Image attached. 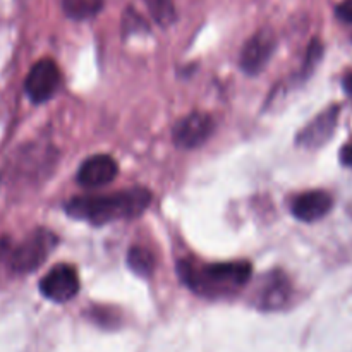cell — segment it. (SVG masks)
I'll list each match as a JSON object with an SVG mask.
<instances>
[{
    "mask_svg": "<svg viewBox=\"0 0 352 352\" xmlns=\"http://www.w3.org/2000/svg\"><path fill=\"white\" fill-rule=\"evenodd\" d=\"M143 2L146 3L151 17L160 26H170L175 21V17H177L172 0H143Z\"/></svg>",
    "mask_w": 352,
    "mask_h": 352,
    "instance_id": "14",
    "label": "cell"
},
{
    "mask_svg": "<svg viewBox=\"0 0 352 352\" xmlns=\"http://www.w3.org/2000/svg\"><path fill=\"white\" fill-rule=\"evenodd\" d=\"M337 17L342 19L344 23H352V0H344L339 7H337Z\"/></svg>",
    "mask_w": 352,
    "mask_h": 352,
    "instance_id": "15",
    "label": "cell"
},
{
    "mask_svg": "<svg viewBox=\"0 0 352 352\" xmlns=\"http://www.w3.org/2000/svg\"><path fill=\"white\" fill-rule=\"evenodd\" d=\"M127 265L140 277H151L155 270V256L143 246H133L127 253Z\"/></svg>",
    "mask_w": 352,
    "mask_h": 352,
    "instance_id": "12",
    "label": "cell"
},
{
    "mask_svg": "<svg viewBox=\"0 0 352 352\" xmlns=\"http://www.w3.org/2000/svg\"><path fill=\"white\" fill-rule=\"evenodd\" d=\"M57 237L45 229L34 230L16 250L9 253V267L14 274H31L45 263L48 254L54 251Z\"/></svg>",
    "mask_w": 352,
    "mask_h": 352,
    "instance_id": "3",
    "label": "cell"
},
{
    "mask_svg": "<svg viewBox=\"0 0 352 352\" xmlns=\"http://www.w3.org/2000/svg\"><path fill=\"white\" fill-rule=\"evenodd\" d=\"M291 296V284L287 275L275 270L263 277L260 292H258V306L261 309H278L287 302Z\"/></svg>",
    "mask_w": 352,
    "mask_h": 352,
    "instance_id": "10",
    "label": "cell"
},
{
    "mask_svg": "<svg viewBox=\"0 0 352 352\" xmlns=\"http://www.w3.org/2000/svg\"><path fill=\"white\" fill-rule=\"evenodd\" d=\"M332 208V198L325 191H308L292 201V213L302 222H316Z\"/></svg>",
    "mask_w": 352,
    "mask_h": 352,
    "instance_id": "11",
    "label": "cell"
},
{
    "mask_svg": "<svg viewBox=\"0 0 352 352\" xmlns=\"http://www.w3.org/2000/svg\"><path fill=\"white\" fill-rule=\"evenodd\" d=\"M253 268L248 261L232 263H195L184 260L179 263L182 282L196 294L206 298H220L239 291L250 282Z\"/></svg>",
    "mask_w": 352,
    "mask_h": 352,
    "instance_id": "2",
    "label": "cell"
},
{
    "mask_svg": "<svg viewBox=\"0 0 352 352\" xmlns=\"http://www.w3.org/2000/svg\"><path fill=\"white\" fill-rule=\"evenodd\" d=\"M340 162L346 167H352V143H347L342 146V150H340Z\"/></svg>",
    "mask_w": 352,
    "mask_h": 352,
    "instance_id": "16",
    "label": "cell"
},
{
    "mask_svg": "<svg viewBox=\"0 0 352 352\" xmlns=\"http://www.w3.org/2000/svg\"><path fill=\"white\" fill-rule=\"evenodd\" d=\"M275 48V36L270 30H261L250 38L241 52V67L244 72L254 76L265 69Z\"/></svg>",
    "mask_w": 352,
    "mask_h": 352,
    "instance_id": "7",
    "label": "cell"
},
{
    "mask_svg": "<svg viewBox=\"0 0 352 352\" xmlns=\"http://www.w3.org/2000/svg\"><path fill=\"white\" fill-rule=\"evenodd\" d=\"M151 192L144 188H129L113 195L76 196L65 205L72 219L103 226L120 219L141 215L150 206Z\"/></svg>",
    "mask_w": 352,
    "mask_h": 352,
    "instance_id": "1",
    "label": "cell"
},
{
    "mask_svg": "<svg viewBox=\"0 0 352 352\" xmlns=\"http://www.w3.org/2000/svg\"><path fill=\"white\" fill-rule=\"evenodd\" d=\"M119 167L110 155H93L86 158L78 170V182L82 188L95 189L107 186L116 179Z\"/></svg>",
    "mask_w": 352,
    "mask_h": 352,
    "instance_id": "8",
    "label": "cell"
},
{
    "mask_svg": "<svg viewBox=\"0 0 352 352\" xmlns=\"http://www.w3.org/2000/svg\"><path fill=\"white\" fill-rule=\"evenodd\" d=\"M58 85H60V71L57 64L50 58H43L31 67L24 82V89L31 102L43 103L55 95Z\"/></svg>",
    "mask_w": 352,
    "mask_h": 352,
    "instance_id": "5",
    "label": "cell"
},
{
    "mask_svg": "<svg viewBox=\"0 0 352 352\" xmlns=\"http://www.w3.org/2000/svg\"><path fill=\"white\" fill-rule=\"evenodd\" d=\"M105 0H62V9L71 19L82 21L96 16Z\"/></svg>",
    "mask_w": 352,
    "mask_h": 352,
    "instance_id": "13",
    "label": "cell"
},
{
    "mask_svg": "<svg viewBox=\"0 0 352 352\" xmlns=\"http://www.w3.org/2000/svg\"><path fill=\"white\" fill-rule=\"evenodd\" d=\"M337 117H339V107H330L329 110L315 117L305 129L299 131L296 143L305 148H318L325 144L336 131Z\"/></svg>",
    "mask_w": 352,
    "mask_h": 352,
    "instance_id": "9",
    "label": "cell"
},
{
    "mask_svg": "<svg viewBox=\"0 0 352 352\" xmlns=\"http://www.w3.org/2000/svg\"><path fill=\"white\" fill-rule=\"evenodd\" d=\"M41 294L54 302H67L79 292L78 272L71 265H55L40 282Z\"/></svg>",
    "mask_w": 352,
    "mask_h": 352,
    "instance_id": "6",
    "label": "cell"
},
{
    "mask_svg": "<svg viewBox=\"0 0 352 352\" xmlns=\"http://www.w3.org/2000/svg\"><path fill=\"white\" fill-rule=\"evenodd\" d=\"M342 85H344V89H346L347 95L352 96V72H349V74H347L346 78H344Z\"/></svg>",
    "mask_w": 352,
    "mask_h": 352,
    "instance_id": "18",
    "label": "cell"
},
{
    "mask_svg": "<svg viewBox=\"0 0 352 352\" xmlns=\"http://www.w3.org/2000/svg\"><path fill=\"white\" fill-rule=\"evenodd\" d=\"M9 253H10L9 241L0 239V261H2L3 258H9Z\"/></svg>",
    "mask_w": 352,
    "mask_h": 352,
    "instance_id": "17",
    "label": "cell"
},
{
    "mask_svg": "<svg viewBox=\"0 0 352 352\" xmlns=\"http://www.w3.org/2000/svg\"><path fill=\"white\" fill-rule=\"evenodd\" d=\"M213 119L205 112H192L182 117L172 129V140L175 146L182 150H192L198 148L212 136Z\"/></svg>",
    "mask_w": 352,
    "mask_h": 352,
    "instance_id": "4",
    "label": "cell"
}]
</instances>
